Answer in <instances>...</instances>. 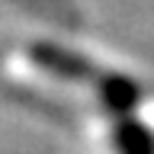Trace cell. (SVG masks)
Listing matches in <instances>:
<instances>
[{
  "mask_svg": "<svg viewBox=\"0 0 154 154\" xmlns=\"http://www.w3.org/2000/svg\"><path fill=\"white\" fill-rule=\"evenodd\" d=\"M32 58H35L42 67H48V71H55V74L67 77V80H87V77H93V71L87 67V61H80L77 55H71V51H64V48L35 45Z\"/></svg>",
  "mask_w": 154,
  "mask_h": 154,
  "instance_id": "6da1fadb",
  "label": "cell"
},
{
  "mask_svg": "<svg viewBox=\"0 0 154 154\" xmlns=\"http://www.w3.org/2000/svg\"><path fill=\"white\" fill-rule=\"evenodd\" d=\"M116 148L119 154H154V138L144 132V125L132 122V119H119Z\"/></svg>",
  "mask_w": 154,
  "mask_h": 154,
  "instance_id": "7a4b0ae2",
  "label": "cell"
},
{
  "mask_svg": "<svg viewBox=\"0 0 154 154\" xmlns=\"http://www.w3.org/2000/svg\"><path fill=\"white\" fill-rule=\"evenodd\" d=\"M103 93H106V100H109V106L119 109V112L132 109V103H135V87L125 84V80H119V77L103 80Z\"/></svg>",
  "mask_w": 154,
  "mask_h": 154,
  "instance_id": "3957f363",
  "label": "cell"
}]
</instances>
